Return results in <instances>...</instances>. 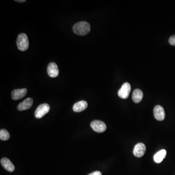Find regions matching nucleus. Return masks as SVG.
<instances>
[{"label":"nucleus","instance_id":"nucleus-1","mask_svg":"<svg viewBox=\"0 0 175 175\" xmlns=\"http://www.w3.org/2000/svg\"><path fill=\"white\" fill-rule=\"evenodd\" d=\"M73 31L79 36H85L88 34L90 30V26L86 22H80L74 26Z\"/></svg>","mask_w":175,"mask_h":175},{"label":"nucleus","instance_id":"nucleus-2","mask_svg":"<svg viewBox=\"0 0 175 175\" xmlns=\"http://www.w3.org/2000/svg\"><path fill=\"white\" fill-rule=\"evenodd\" d=\"M17 45L18 49L22 51L27 50L29 47L28 37L25 33H21L18 37Z\"/></svg>","mask_w":175,"mask_h":175},{"label":"nucleus","instance_id":"nucleus-3","mask_svg":"<svg viewBox=\"0 0 175 175\" xmlns=\"http://www.w3.org/2000/svg\"><path fill=\"white\" fill-rule=\"evenodd\" d=\"M50 105L48 104H41L38 107L35 112V116L38 119L42 118L45 114L49 113Z\"/></svg>","mask_w":175,"mask_h":175},{"label":"nucleus","instance_id":"nucleus-4","mask_svg":"<svg viewBox=\"0 0 175 175\" xmlns=\"http://www.w3.org/2000/svg\"><path fill=\"white\" fill-rule=\"evenodd\" d=\"M90 126L93 130L98 133L104 132L107 129V126L105 123L101 121L97 120L93 121L91 122Z\"/></svg>","mask_w":175,"mask_h":175},{"label":"nucleus","instance_id":"nucleus-5","mask_svg":"<svg viewBox=\"0 0 175 175\" xmlns=\"http://www.w3.org/2000/svg\"><path fill=\"white\" fill-rule=\"evenodd\" d=\"M131 90V86L129 83H125L122 85L120 89L118 90V94L121 98L125 99L129 97Z\"/></svg>","mask_w":175,"mask_h":175},{"label":"nucleus","instance_id":"nucleus-6","mask_svg":"<svg viewBox=\"0 0 175 175\" xmlns=\"http://www.w3.org/2000/svg\"><path fill=\"white\" fill-rule=\"evenodd\" d=\"M146 151V146L143 143H140L136 144L134 148L133 153L134 155L137 158L143 157Z\"/></svg>","mask_w":175,"mask_h":175},{"label":"nucleus","instance_id":"nucleus-7","mask_svg":"<svg viewBox=\"0 0 175 175\" xmlns=\"http://www.w3.org/2000/svg\"><path fill=\"white\" fill-rule=\"evenodd\" d=\"M153 113L155 118L157 120L161 121L165 119V110L164 108L161 105H156L153 110Z\"/></svg>","mask_w":175,"mask_h":175},{"label":"nucleus","instance_id":"nucleus-8","mask_svg":"<svg viewBox=\"0 0 175 175\" xmlns=\"http://www.w3.org/2000/svg\"><path fill=\"white\" fill-rule=\"evenodd\" d=\"M47 73L51 78H56L59 74L58 66L55 62L49 63L47 67Z\"/></svg>","mask_w":175,"mask_h":175},{"label":"nucleus","instance_id":"nucleus-9","mask_svg":"<svg viewBox=\"0 0 175 175\" xmlns=\"http://www.w3.org/2000/svg\"><path fill=\"white\" fill-rule=\"evenodd\" d=\"M27 90L26 89L23 88L21 89H14L11 93L12 99L14 100H19L22 98L26 94Z\"/></svg>","mask_w":175,"mask_h":175},{"label":"nucleus","instance_id":"nucleus-10","mask_svg":"<svg viewBox=\"0 0 175 175\" xmlns=\"http://www.w3.org/2000/svg\"><path fill=\"white\" fill-rule=\"evenodd\" d=\"M33 104V100L31 98H28L23 100L18 105L17 109L19 111L27 110L30 109Z\"/></svg>","mask_w":175,"mask_h":175},{"label":"nucleus","instance_id":"nucleus-11","mask_svg":"<svg viewBox=\"0 0 175 175\" xmlns=\"http://www.w3.org/2000/svg\"><path fill=\"white\" fill-rule=\"evenodd\" d=\"M1 164L6 170L11 172L15 170V166L8 158H2L1 160Z\"/></svg>","mask_w":175,"mask_h":175},{"label":"nucleus","instance_id":"nucleus-12","mask_svg":"<svg viewBox=\"0 0 175 175\" xmlns=\"http://www.w3.org/2000/svg\"><path fill=\"white\" fill-rule=\"evenodd\" d=\"M88 103L86 101H79L74 104L73 106V110L76 113H80L85 110L88 107Z\"/></svg>","mask_w":175,"mask_h":175},{"label":"nucleus","instance_id":"nucleus-13","mask_svg":"<svg viewBox=\"0 0 175 175\" xmlns=\"http://www.w3.org/2000/svg\"><path fill=\"white\" fill-rule=\"evenodd\" d=\"M132 100L135 103H139L143 98V93L140 89H135L132 93Z\"/></svg>","mask_w":175,"mask_h":175},{"label":"nucleus","instance_id":"nucleus-14","mask_svg":"<svg viewBox=\"0 0 175 175\" xmlns=\"http://www.w3.org/2000/svg\"><path fill=\"white\" fill-rule=\"evenodd\" d=\"M166 155V151L165 149L161 150L154 156V160L156 163H161Z\"/></svg>","mask_w":175,"mask_h":175},{"label":"nucleus","instance_id":"nucleus-15","mask_svg":"<svg viewBox=\"0 0 175 175\" xmlns=\"http://www.w3.org/2000/svg\"><path fill=\"white\" fill-rule=\"evenodd\" d=\"M10 134L7 130L2 129L0 130V139L2 141H7L10 138Z\"/></svg>","mask_w":175,"mask_h":175},{"label":"nucleus","instance_id":"nucleus-16","mask_svg":"<svg viewBox=\"0 0 175 175\" xmlns=\"http://www.w3.org/2000/svg\"><path fill=\"white\" fill-rule=\"evenodd\" d=\"M169 42L173 46H175V36H172L169 39Z\"/></svg>","mask_w":175,"mask_h":175},{"label":"nucleus","instance_id":"nucleus-17","mask_svg":"<svg viewBox=\"0 0 175 175\" xmlns=\"http://www.w3.org/2000/svg\"><path fill=\"white\" fill-rule=\"evenodd\" d=\"M88 175H102V173L101 172L96 171L93 172V173L89 174Z\"/></svg>","mask_w":175,"mask_h":175},{"label":"nucleus","instance_id":"nucleus-18","mask_svg":"<svg viewBox=\"0 0 175 175\" xmlns=\"http://www.w3.org/2000/svg\"><path fill=\"white\" fill-rule=\"evenodd\" d=\"M15 1L19 2H26V0H15Z\"/></svg>","mask_w":175,"mask_h":175}]
</instances>
